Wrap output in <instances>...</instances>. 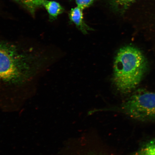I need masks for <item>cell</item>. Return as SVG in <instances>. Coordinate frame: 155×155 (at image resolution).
Instances as JSON below:
<instances>
[{
  "instance_id": "6da1fadb",
  "label": "cell",
  "mask_w": 155,
  "mask_h": 155,
  "mask_svg": "<svg viewBox=\"0 0 155 155\" xmlns=\"http://www.w3.org/2000/svg\"><path fill=\"white\" fill-rule=\"evenodd\" d=\"M51 49L32 38L0 36V93L14 95L35 90L53 63Z\"/></svg>"
},
{
  "instance_id": "7a4b0ae2",
  "label": "cell",
  "mask_w": 155,
  "mask_h": 155,
  "mask_svg": "<svg viewBox=\"0 0 155 155\" xmlns=\"http://www.w3.org/2000/svg\"><path fill=\"white\" fill-rule=\"evenodd\" d=\"M144 55L133 46L120 49L116 54L114 65L113 82L123 94L131 91L140 83L146 70Z\"/></svg>"
},
{
  "instance_id": "3957f363",
  "label": "cell",
  "mask_w": 155,
  "mask_h": 155,
  "mask_svg": "<svg viewBox=\"0 0 155 155\" xmlns=\"http://www.w3.org/2000/svg\"><path fill=\"white\" fill-rule=\"evenodd\" d=\"M122 112L133 119L140 121L155 119V93L139 89L120 106Z\"/></svg>"
},
{
  "instance_id": "277c9868",
  "label": "cell",
  "mask_w": 155,
  "mask_h": 155,
  "mask_svg": "<svg viewBox=\"0 0 155 155\" xmlns=\"http://www.w3.org/2000/svg\"><path fill=\"white\" fill-rule=\"evenodd\" d=\"M83 11L78 7L72 8L69 13V17L71 22L74 23L79 30L83 34H86L88 31L92 30V29L85 22Z\"/></svg>"
},
{
  "instance_id": "5b68a950",
  "label": "cell",
  "mask_w": 155,
  "mask_h": 155,
  "mask_svg": "<svg viewBox=\"0 0 155 155\" xmlns=\"http://www.w3.org/2000/svg\"><path fill=\"white\" fill-rule=\"evenodd\" d=\"M42 6L46 9L50 18L52 19H56L63 12V7L55 1L44 0Z\"/></svg>"
},
{
  "instance_id": "8992f818",
  "label": "cell",
  "mask_w": 155,
  "mask_h": 155,
  "mask_svg": "<svg viewBox=\"0 0 155 155\" xmlns=\"http://www.w3.org/2000/svg\"><path fill=\"white\" fill-rule=\"evenodd\" d=\"M136 0H110L112 8L117 13L123 14Z\"/></svg>"
},
{
  "instance_id": "52a82bcc",
  "label": "cell",
  "mask_w": 155,
  "mask_h": 155,
  "mask_svg": "<svg viewBox=\"0 0 155 155\" xmlns=\"http://www.w3.org/2000/svg\"><path fill=\"white\" fill-rule=\"evenodd\" d=\"M132 155H155V139L144 144Z\"/></svg>"
},
{
  "instance_id": "ba28073f",
  "label": "cell",
  "mask_w": 155,
  "mask_h": 155,
  "mask_svg": "<svg viewBox=\"0 0 155 155\" xmlns=\"http://www.w3.org/2000/svg\"><path fill=\"white\" fill-rule=\"evenodd\" d=\"M22 3L31 13L34 12L38 8L42 6L44 0H16Z\"/></svg>"
},
{
  "instance_id": "9c48e42d",
  "label": "cell",
  "mask_w": 155,
  "mask_h": 155,
  "mask_svg": "<svg viewBox=\"0 0 155 155\" xmlns=\"http://www.w3.org/2000/svg\"><path fill=\"white\" fill-rule=\"evenodd\" d=\"M94 0H75L77 7L83 10L90 6Z\"/></svg>"
},
{
  "instance_id": "30bf717a",
  "label": "cell",
  "mask_w": 155,
  "mask_h": 155,
  "mask_svg": "<svg viewBox=\"0 0 155 155\" xmlns=\"http://www.w3.org/2000/svg\"><path fill=\"white\" fill-rule=\"evenodd\" d=\"M87 155H104L103 154L101 153L97 154L95 152H90L88 153V154Z\"/></svg>"
}]
</instances>
